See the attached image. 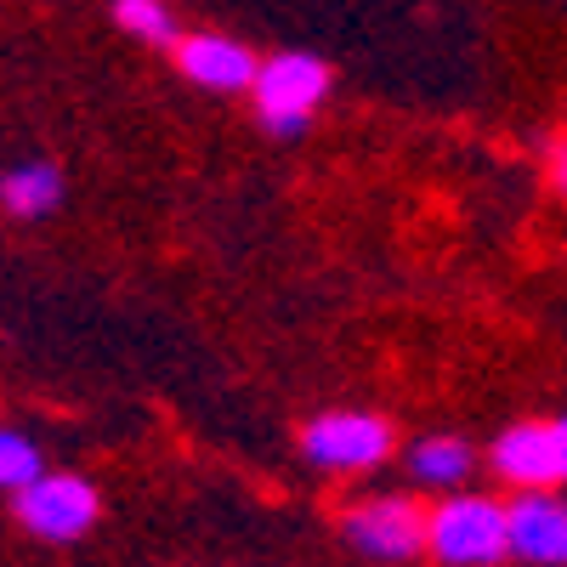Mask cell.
<instances>
[{"label": "cell", "instance_id": "7c38bea8", "mask_svg": "<svg viewBox=\"0 0 567 567\" xmlns=\"http://www.w3.org/2000/svg\"><path fill=\"white\" fill-rule=\"evenodd\" d=\"M40 477V449L18 432H0V488H29Z\"/></svg>", "mask_w": 567, "mask_h": 567}, {"label": "cell", "instance_id": "3957f363", "mask_svg": "<svg viewBox=\"0 0 567 567\" xmlns=\"http://www.w3.org/2000/svg\"><path fill=\"white\" fill-rule=\"evenodd\" d=\"M392 443H398L392 420L374 409H329L301 425V454L318 471H369L392 460Z\"/></svg>", "mask_w": 567, "mask_h": 567}, {"label": "cell", "instance_id": "8fae6325", "mask_svg": "<svg viewBox=\"0 0 567 567\" xmlns=\"http://www.w3.org/2000/svg\"><path fill=\"white\" fill-rule=\"evenodd\" d=\"M114 23L136 40H148V45H176V18L165 0H114Z\"/></svg>", "mask_w": 567, "mask_h": 567}, {"label": "cell", "instance_id": "277c9868", "mask_svg": "<svg viewBox=\"0 0 567 567\" xmlns=\"http://www.w3.org/2000/svg\"><path fill=\"white\" fill-rule=\"evenodd\" d=\"M425 528H432V511L409 494H381L363 499L341 516V539L374 561H409L425 550Z\"/></svg>", "mask_w": 567, "mask_h": 567}, {"label": "cell", "instance_id": "52a82bcc", "mask_svg": "<svg viewBox=\"0 0 567 567\" xmlns=\"http://www.w3.org/2000/svg\"><path fill=\"white\" fill-rule=\"evenodd\" d=\"M511 523V556H523L534 567H567V499L550 488H516L505 505Z\"/></svg>", "mask_w": 567, "mask_h": 567}, {"label": "cell", "instance_id": "5b68a950", "mask_svg": "<svg viewBox=\"0 0 567 567\" xmlns=\"http://www.w3.org/2000/svg\"><path fill=\"white\" fill-rule=\"evenodd\" d=\"M97 511H103L97 488L80 483V477H52V471H40L29 488H18V523L40 539H58V545L91 534Z\"/></svg>", "mask_w": 567, "mask_h": 567}, {"label": "cell", "instance_id": "6da1fadb", "mask_svg": "<svg viewBox=\"0 0 567 567\" xmlns=\"http://www.w3.org/2000/svg\"><path fill=\"white\" fill-rule=\"evenodd\" d=\"M329 85H336V69H329L323 58H312V52H272V58H261L256 85H250L256 120L272 136L296 142V136L312 131V114L329 97Z\"/></svg>", "mask_w": 567, "mask_h": 567}, {"label": "cell", "instance_id": "8992f818", "mask_svg": "<svg viewBox=\"0 0 567 567\" xmlns=\"http://www.w3.org/2000/svg\"><path fill=\"white\" fill-rule=\"evenodd\" d=\"M494 477L511 488H556L561 477V449H556V420H516L488 449Z\"/></svg>", "mask_w": 567, "mask_h": 567}, {"label": "cell", "instance_id": "30bf717a", "mask_svg": "<svg viewBox=\"0 0 567 567\" xmlns=\"http://www.w3.org/2000/svg\"><path fill=\"white\" fill-rule=\"evenodd\" d=\"M58 199H63V176H58V165H18V171H7L0 176V205H7L12 216H45V210H58Z\"/></svg>", "mask_w": 567, "mask_h": 567}, {"label": "cell", "instance_id": "7a4b0ae2", "mask_svg": "<svg viewBox=\"0 0 567 567\" xmlns=\"http://www.w3.org/2000/svg\"><path fill=\"white\" fill-rule=\"evenodd\" d=\"M425 556H437L443 567H494L511 556V523L499 499L454 494L432 505V528H425Z\"/></svg>", "mask_w": 567, "mask_h": 567}, {"label": "cell", "instance_id": "5bb4252c", "mask_svg": "<svg viewBox=\"0 0 567 567\" xmlns=\"http://www.w3.org/2000/svg\"><path fill=\"white\" fill-rule=\"evenodd\" d=\"M556 449H561V477H567V414H556Z\"/></svg>", "mask_w": 567, "mask_h": 567}, {"label": "cell", "instance_id": "ba28073f", "mask_svg": "<svg viewBox=\"0 0 567 567\" xmlns=\"http://www.w3.org/2000/svg\"><path fill=\"white\" fill-rule=\"evenodd\" d=\"M176 69L199 91H250L261 58L233 34H182L176 40Z\"/></svg>", "mask_w": 567, "mask_h": 567}, {"label": "cell", "instance_id": "9c48e42d", "mask_svg": "<svg viewBox=\"0 0 567 567\" xmlns=\"http://www.w3.org/2000/svg\"><path fill=\"white\" fill-rule=\"evenodd\" d=\"M409 471L420 488H460L477 471V454H471L465 437H420L409 449Z\"/></svg>", "mask_w": 567, "mask_h": 567}, {"label": "cell", "instance_id": "4fadbf2b", "mask_svg": "<svg viewBox=\"0 0 567 567\" xmlns=\"http://www.w3.org/2000/svg\"><path fill=\"white\" fill-rule=\"evenodd\" d=\"M550 182H556V194H567V131L550 142Z\"/></svg>", "mask_w": 567, "mask_h": 567}]
</instances>
